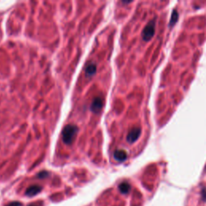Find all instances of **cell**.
I'll return each mask as SVG.
<instances>
[{
  "label": "cell",
  "instance_id": "6da1fadb",
  "mask_svg": "<svg viewBox=\"0 0 206 206\" xmlns=\"http://www.w3.org/2000/svg\"><path fill=\"white\" fill-rule=\"evenodd\" d=\"M78 132V128L75 125H68L62 131V138L66 144L70 145L73 143Z\"/></svg>",
  "mask_w": 206,
  "mask_h": 206
},
{
  "label": "cell",
  "instance_id": "7a4b0ae2",
  "mask_svg": "<svg viewBox=\"0 0 206 206\" xmlns=\"http://www.w3.org/2000/svg\"><path fill=\"white\" fill-rule=\"evenodd\" d=\"M154 22L151 21L148 26L144 28L143 32V38L144 40H150L154 35Z\"/></svg>",
  "mask_w": 206,
  "mask_h": 206
},
{
  "label": "cell",
  "instance_id": "3957f363",
  "mask_svg": "<svg viewBox=\"0 0 206 206\" xmlns=\"http://www.w3.org/2000/svg\"><path fill=\"white\" fill-rule=\"evenodd\" d=\"M103 106V99L101 97H96L93 100L90 105V110L92 112L94 113H99L100 110H101V108Z\"/></svg>",
  "mask_w": 206,
  "mask_h": 206
},
{
  "label": "cell",
  "instance_id": "277c9868",
  "mask_svg": "<svg viewBox=\"0 0 206 206\" xmlns=\"http://www.w3.org/2000/svg\"><path fill=\"white\" fill-rule=\"evenodd\" d=\"M141 134L140 128H134L132 129L127 135V140L129 143H134L138 138Z\"/></svg>",
  "mask_w": 206,
  "mask_h": 206
},
{
  "label": "cell",
  "instance_id": "5b68a950",
  "mask_svg": "<svg viewBox=\"0 0 206 206\" xmlns=\"http://www.w3.org/2000/svg\"><path fill=\"white\" fill-rule=\"evenodd\" d=\"M41 191V187L39 185H32L27 189L26 191V195L29 196V197H32L35 195L38 194L39 192Z\"/></svg>",
  "mask_w": 206,
  "mask_h": 206
},
{
  "label": "cell",
  "instance_id": "8992f818",
  "mask_svg": "<svg viewBox=\"0 0 206 206\" xmlns=\"http://www.w3.org/2000/svg\"><path fill=\"white\" fill-rule=\"evenodd\" d=\"M127 153L123 150H117L114 153V158L119 162L124 161L125 159H127Z\"/></svg>",
  "mask_w": 206,
  "mask_h": 206
},
{
  "label": "cell",
  "instance_id": "52a82bcc",
  "mask_svg": "<svg viewBox=\"0 0 206 206\" xmlns=\"http://www.w3.org/2000/svg\"><path fill=\"white\" fill-rule=\"evenodd\" d=\"M97 71V66L95 64L90 63L87 65L86 68H85V73L88 77H91V76L94 75L96 73Z\"/></svg>",
  "mask_w": 206,
  "mask_h": 206
},
{
  "label": "cell",
  "instance_id": "ba28073f",
  "mask_svg": "<svg viewBox=\"0 0 206 206\" xmlns=\"http://www.w3.org/2000/svg\"><path fill=\"white\" fill-rule=\"evenodd\" d=\"M130 189H131V186H130V184H129L128 183L126 182L122 183V184L119 185V190L122 193H124V194L128 193Z\"/></svg>",
  "mask_w": 206,
  "mask_h": 206
},
{
  "label": "cell",
  "instance_id": "9c48e42d",
  "mask_svg": "<svg viewBox=\"0 0 206 206\" xmlns=\"http://www.w3.org/2000/svg\"><path fill=\"white\" fill-rule=\"evenodd\" d=\"M48 175V172H46V171H43V172H40V173L38 175V176H39L40 178H45V177H46Z\"/></svg>",
  "mask_w": 206,
  "mask_h": 206
},
{
  "label": "cell",
  "instance_id": "30bf717a",
  "mask_svg": "<svg viewBox=\"0 0 206 206\" xmlns=\"http://www.w3.org/2000/svg\"><path fill=\"white\" fill-rule=\"evenodd\" d=\"M7 206H22V204L20 202L14 201V202H12V203H10V204Z\"/></svg>",
  "mask_w": 206,
  "mask_h": 206
},
{
  "label": "cell",
  "instance_id": "8fae6325",
  "mask_svg": "<svg viewBox=\"0 0 206 206\" xmlns=\"http://www.w3.org/2000/svg\"><path fill=\"white\" fill-rule=\"evenodd\" d=\"M29 206H42V204L40 202H39V203H32V204H31Z\"/></svg>",
  "mask_w": 206,
  "mask_h": 206
}]
</instances>
